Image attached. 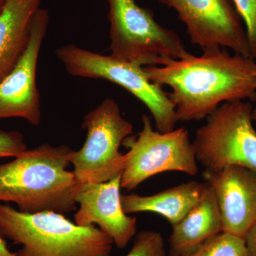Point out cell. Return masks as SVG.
Listing matches in <instances>:
<instances>
[{
  "instance_id": "6da1fadb",
  "label": "cell",
  "mask_w": 256,
  "mask_h": 256,
  "mask_svg": "<svg viewBox=\"0 0 256 256\" xmlns=\"http://www.w3.org/2000/svg\"><path fill=\"white\" fill-rule=\"evenodd\" d=\"M148 78L171 88L169 98L178 122L206 118L220 104L256 100L255 60L232 55L226 48L173 60L163 66L144 67Z\"/></svg>"
},
{
  "instance_id": "7a4b0ae2",
  "label": "cell",
  "mask_w": 256,
  "mask_h": 256,
  "mask_svg": "<svg viewBox=\"0 0 256 256\" xmlns=\"http://www.w3.org/2000/svg\"><path fill=\"white\" fill-rule=\"evenodd\" d=\"M73 150L48 143L0 164V202H13L28 214L75 210L80 182L67 170Z\"/></svg>"
},
{
  "instance_id": "3957f363",
  "label": "cell",
  "mask_w": 256,
  "mask_h": 256,
  "mask_svg": "<svg viewBox=\"0 0 256 256\" xmlns=\"http://www.w3.org/2000/svg\"><path fill=\"white\" fill-rule=\"evenodd\" d=\"M0 234L22 246L16 256H110L112 239L56 212L28 214L0 204Z\"/></svg>"
},
{
  "instance_id": "277c9868",
  "label": "cell",
  "mask_w": 256,
  "mask_h": 256,
  "mask_svg": "<svg viewBox=\"0 0 256 256\" xmlns=\"http://www.w3.org/2000/svg\"><path fill=\"white\" fill-rule=\"evenodd\" d=\"M111 56L140 66H163L190 54L178 34L161 26L136 0H108Z\"/></svg>"
},
{
  "instance_id": "5b68a950",
  "label": "cell",
  "mask_w": 256,
  "mask_h": 256,
  "mask_svg": "<svg viewBox=\"0 0 256 256\" xmlns=\"http://www.w3.org/2000/svg\"><path fill=\"white\" fill-rule=\"evenodd\" d=\"M56 53L70 75L104 79L124 88L149 109L156 130L163 133L174 130L178 122L174 104L162 87L149 80L144 67L73 44L60 47Z\"/></svg>"
},
{
  "instance_id": "8992f818",
  "label": "cell",
  "mask_w": 256,
  "mask_h": 256,
  "mask_svg": "<svg viewBox=\"0 0 256 256\" xmlns=\"http://www.w3.org/2000/svg\"><path fill=\"white\" fill-rule=\"evenodd\" d=\"M250 102H224L196 131L193 146L205 170L240 166L256 172V130Z\"/></svg>"
},
{
  "instance_id": "52a82bcc",
  "label": "cell",
  "mask_w": 256,
  "mask_h": 256,
  "mask_svg": "<svg viewBox=\"0 0 256 256\" xmlns=\"http://www.w3.org/2000/svg\"><path fill=\"white\" fill-rule=\"evenodd\" d=\"M82 128L86 139L70 160L77 180L82 183L106 182L122 174L126 156L120 148L132 134L133 126L122 117L118 104L105 99L84 116Z\"/></svg>"
},
{
  "instance_id": "ba28073f",
  "label": "cell",
  "mask_w": 256,
  "mask_h": 256,
  "mask_svg": "<svg viewBox=\"0 0 256 256\" xmlns=\"http://www.w3.org/2000/svg\"><path fill=\"white\" fill-rule=\"evenodd\" d=\"M142 128L138 137L126 138L122 144L129 150L121 188H136L148 178L165 172H181L194 176L198 173L196 154L188 130L178 128L168 132L153 130L151 120L142 114Z\"/></svg>"
},
{
  "instance_id": "9c48e42d",
  "label": "cell",
  "mask_w": 256,
  "mask_h": 256,
  "mask_svg": "<svg viewBox=\"0 0 256 256\" xmlns=\"http://www.w3.org/2000/svg\"><path fill=\"white\" fill-rule=\"evenodd\" d=\"M159 1L178 13L192 44L203 52L230 48L237 54L252 58L246 28L230 0Z\"/></svg>"
},
{
  "instance_id": "30bf717a",
  "label": "cell",
  "mask_w": 256,
  "mask_h": 256,
  "mask_svg": "<svg viewBox=\"0 0 256 256\" xmlns=\"http://www.w3.org/2000/svg\"><path fill=\"white\" fill-rule=\"evenodd\" d=\"M48 22V10L40 8L32 20L30 41L24 53L14 68L0 82V120L20 118L32 126L41 124L36 68Z\"/></svg>"
},
{
  "instance_id": "8fae6325",
  "label": "cell",
  "mask_w": 256,
  "mask_h": 256,
  "mask_svg": "<svg viewBox=\"0 0 256 256\" xmlns=\"http://www.w3.org/2000/svg\"><path fill=\"white\" fill-rule=\"evenodd\" d=\"M121 176L106 182L80 183L76 196L80 206L74 220L82 226L97 224L116 247L124 248L137 234V218L129 216L122 208Z\"/></svg>"
},
{
  "instance_id": "7c38bea8",
  "label": "cell",
  "mask_w": 256,
  "mask_h": 256,
  "mask_svg": "<svg viewBox=\"0 0 256 256\" xmlns=\"http://www.w3.org/2000/svg\"><path fill=\"white\" fill-rule=\"evenodd\" d=\"M202 175L214 192L223 232L244 238L256 220V172L228 166Z\"/></svg>"
},
{
  "instance_id": "4fadbf2b",
  "label": "cell",
  "mask_w": 256,
  "mask_h": 256,
  "mask_svg": "<svg viewBox=\"0 0 256 256\" xmlns=\"http://www.w3.org/2000/svg\"><path fill=\"white\" fill-rule=\"evenodd\" d=\"M201 200L178 223L172 226L170 255L188 256L223 232L218 204L212 186L206 182Z\"/></svg>"
},
{
  "instance_id": "5bb4252c",
  "label": "cell",
  "mask_w": 256,
  "mask_h": 256,
  "mask_svg": "<svg viewBox=\"0 0 256 256\" xmlns=\"http://www.w3.org/2000/svg\"><path fill=\"white\" fill-rule=\"evenodd\" d=\"M41 0H6L0 12V82L22 58Z\"/></svg>"
},
{
  "instance_id": "9a60e30c",
  "label": "cell",
  "mask_w": 256,
  "mask_h": 256,
  "mask_svg": "<svg viewBox=\"0 0 256 256\" xmlns=\"http://www.w3.org/2000/svg\"><path fill=\"white\" fill-rule=\"evenodd\" d=\"M206 183L196 181L181 184L151 196L136 194L122 195V208L127 214L140 212L158 214L172 226L178 223L194 208L204 191Z\"/></svg>"
},
{
  "instance_id": "2e32d148",
  "label": "cell",
  "mask_w": 256,
  "mask_h": 256,
  "mask_svg": "<svg viewBox=\"0 0 256 256\" xmlns=\"http://www.w3.org/2000/svg\"><path fill=\"white\" fill-rule=\"evenodd\" d=\"M188 256H252L242 237L222 232Z\"/></svg>"
},
{
  "instance_id": "e0dca14e",
  "label": "cell",
  "mask_w": 256,
  "mask_h": 256,
  "mask_svg": "<svg viewBox=\"0 0 256 256\" xmlns=\"http://www.w3.org/2000/svg\"><path fill=\"white\" fill-rule=\"evenodd\" d=\"M126 256H168L162 234L143 230L136 234L132 248Z\"/></svg>"
},
{
  "instance_id": "ac0fdd59",
  "label": "cell",
  "mask_w": 256,
  "mask_h": 256,
  "mask_svg": "<svg viewBox=\"0 0 256 256\" xmlns=\"http://www.w3.org/2000/svg\"><path fill=\"white\" fill-rule=\"evenodd\" d=\"M236 10L246 25L252 56L256 58V0H232Z\"/></svg>"
},
{
  "instance_id": "d6986e66",
  "label": "cell",
  "mask_w": 256,
  "mask_h": 256,
  "mask_svg": "<svg viewBox=\"0 0 256 256\" xmlns=\"http://www.w3.org/2000/svg\"><path fill=\"white\" fill-rule=\"evenodd\" d=\"M26 150L24 138L21 132L0 130V158H16Z\"/></svg>"
},
{
  "instance_id": "ffe728a7",
  "label": "cell",
  "mask_w": 256,
  "mask_h": 256,
  "mask_svg": "<svg viewBox=\"0 0 256 256\" xmlns=\"http://www.w3.org/2000/svg\"><path fill=\"white\" fill-rule=\"evenodd\" d=\"M244 240L250 256H256V220L248 230Z\"/></svg>"
},
{
  "instance_id": "44dd1931",
  "label": "cell",
  "mask_w": 256,
  "mask_h": 256,
  "mask_svg": "<svg viewBox=\"0 0 256 256\" xmlns=\"http://www.w3.org/2000/svg\"><path fill=\"white\" fill-rule=\"evenodd\" d=\"M0 256H16L15 252H10L5 239L0 234Z\"/></svg>"
},
{
  "instance_id": "7402d4cb",
  "label": "cell",
  "mask_w": 256,
  "mask_h": 256,
  "mask_svg": "<svg viewBox=\"0 0 256 256\" xmlns=\"http://www.w3.org/2000/svg\"><path fill=\"white\" fill-rule=\"evenodd\" d=\"M252 121H254V122H255V124H256V107L255 108H254V110H252Z\"/></svg>"
},
{
  "instance_id": "603a6c76",
  "label": "cell",
  "mask_w": 256,
  "mask_h": 256,
  "mask_svg": "<svg viewBox=\"0 0 256 256\" xmlns=\"http://www.w3.org/2000/svg\"><path fill=\"white\" fill-rule=\"evenodd\" d=\"M5 2H6V0H0V12H1V10H2Z\"/></svg>"
},
{
  "instance_id": "cb8c5ba5",
  "label": "cell",
  "mask_w": 256,
  "mask_h": 256,
  "mask_svg": "<svg viewBox=\"0 0 256 256\" xmlns=\"http://www.w3.org/2000/svg\"></svg>"
}]
</instances>
